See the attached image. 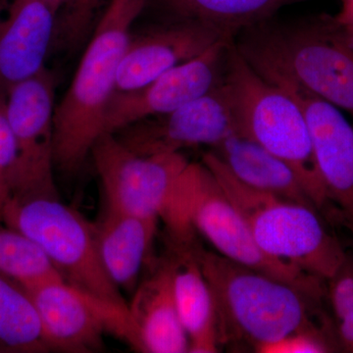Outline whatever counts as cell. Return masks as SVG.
<instances>
[{
  "label": "cell",
  "instance_id": "cell-24",
  "mask_svg": "<svg viewBox=\"0 0 353 353\" xmlns=\"http://www.w3.org/2000/svg\"><path fill=\"white\" fill-rule=\"evenodd\" d=\"M331 281V301L343 347L353 352V259L343 262Z\"/></svg>",
  "mask_w": 353,
  "mask_h": 353
},
{
  "label": "cell",
  "instance_id": "cell-13",
  "mask_svg": "<svg viewBox=\"0 0 353 353\" xmlns=\"http://www.w3.org/2000/svg\"><path fill=\"white\" fill-rule=\"evenodd\" d=\"M221 39L220 32L196 21L161 20L130 37L116 80V92L148 85L183 62L199 57Z\"/></svg>",
  "mask_w": 353,
  "mask_h": 353
},
{
  "label": "cell",
  "instance_id": "cell-21",
  "mask_svg": "<svg viewBox=\"0 0 353 353\" xmlns=\"http://www.w3.org/2000/svg\"><path fill=\"white\" fill-rule=\"evenodd\" d=\"M50 352L27 290L0 275V353Z\"/></svg>",
  "mask_w": 353,
  "mask_h": 353
},
{
  "label": "cell",
  "instance_id": "cell-2",
  "mask_svg": "<svg viewBox=\"0 0 353 353\" xmlns=\"http://www.w3.org/2000/svg\"><path fill=\"white\" fill-rule=\"evenodd\" d=\"M145 7L146 0H110L95 26L71 85L55 108L54 164L62 173H78L101 136L132 26Z\"/></svg>",
  "mask_w": 353,
  "mask_h": 353
},
{
  "label": "cell",
  "instance_id": "cell-6",
  "mask_svg": "<svg viewBox=\"0 0 353 353\" xmlns=\"http://www.w3.org/2000/svg\"><path fill=\"white\" fill-rule=\"evenodd\" d=\"M163 219L170 238H192L199 230L223 256L292 285L306 296L316 299L321 294L319 278L269 256L259 248L245 219L202 162L188 165Z\"/></svg>",
  "mask_w": 353,
  "mask_h": 353
},
{
  "label": "cell",
  "instance_id": "cell-12",
  "mask_svg": "<svg viewBox=\"0 0 353 353\" xmlns=\"http://www.w3.org/2000/svg\"><path fill=\"white\" fill-rule=\"evenodd\" d=\"M233 39L218 41L199 57L168 70L138 90L114 92L104 114L102 134L172 112L217 87L224 79L228 50Z\"/></svg>",
  "mask_w": 353,
  "mask_h": 353
},
{
  "label": "cell",
  "instance_id": "cell-11",
  "mask_svg": "<svg viewBox=\"0 0 353 353\" xmlns=\"http://www.w3.org/2000/svg\"><path fill=\"white\" fill-rule=\"evenodd\" d=\"M113 134L138 154L155 155L199 145L215 148L239 134V129L233 101L223 79L217 87L172 112L132 123Z\"/></svg>",
  "mask_w": 353,
  "mask_h": 353
},
{
  "label": "cell",
  "instance_id": "cell-3",
  "mask_svg": "<svg viewBox=\"0 0 353 353\" xmlns=\"http://www.w3.org/2000/svg\"><path fill=\"white\" fill-rule=\"evenodd\" d=\"M224 82L233 101L239 134L289 165L319 212H330L332 203L310 131L294 95L260 76L241 57L234 39L228 50Z\"/></svg>",
  "mask_w": 353,
  "mask_h": 353
},
{
  "label": "cell",
  "instance_id": "cell-7",
  "mask_svg": "<svg viewBox=\"0 0 353 353\" xmlns=\"http://www.w3.org/2000/svg\"><path fill=\"white\" fill-rule=\"evenodd\" d=\"M1 222L34 241L65 282L128 310L122 292L102 264L94 223L61 202L59 196L12 199Z\"/></svg>",
  "mask_w": 353,
  "mask_h": 353
},
{
  "label": "cell",
  "instance_id": "cell-4",
  "mask_svg": "<svg viewBox=\"0 0 353 353\" xmlns=\"http://www.w3.org/2000/svg\"><path fill=\"white\" fill-rule=\"evenodd\" d=\"M217 315L219 343L256 348L309 326L305 294L289 284L194 245Z\"/></svg>",
  "mask_w": 353,
  "mask_h": 353
},
{
  "label": "cell",
  "instance_id": "cell-29",
  "mask_svg": "<svg viewBox=\"0 0 353 353\" xmlns=\"http://www.w3.org/2000/svg\"><path fill=\"white\" fill-rule=\"evenodd\" d=\"M9 2H10V0H0V18L2 17V12H3L4 9L8 7Z\"/></svg>",
  "mask_w": 353,
  "mask_h": 353
},
{
  "label": "cell",
  "instance_id": "cell-15",
  "mask_svg": "<svg viewBox=\"0 0 353 353\" xmlns=\"http://www.w3.org/2000/svg\"><path fill=\"white\" fill-rule=\"evenodd\" d=\"M57 22L43 0H10L0 18V95L46 68Z\"/></svg>",
  "mask_w": 353,
  "mask_h": 353
},
{
  "label": "cell",
  "instance_id": "cell-25",
  "mask_svg": "<svg viewBox=\"0 0 353 353\" xmlns=\"http://www.w3.org/2000/svg\"><path fill=\"white\" fill-rule=\"evenodd\" d=\"M6 95H0V222L12 199V174L16 161V145L7 120Z\"/></svg>",
  "mask_w": 353,
  "mask_h": 353
},
{
  "label": "cell",
  "instance_id": "cell-16",
  "mask_svg": "<svg viewBox=\"0 0 353 353\" xmlns=\"http://www.w3.org/2000/svg\"><path fill=\"white\" fill-rule=\"evenodd\" d=\"M131 347L141 352H190L175 296L170 260L165 259L134 290L128 304Z\"/></svg>",
  "mask_w": 353,
  "mask_h": 353
},
{
  "label": "cell",
  "instance_id": "cell-18",
  "mask_svg": "<svg viewBox=\"0 0 353 353\" xmlns=\"http://www.w3.org/2000/svg\"><path fill=\"white\" fill-rule=\"evenodd\" d=\"M104 268L119 289L136 290L157 234V221L130 214L104 203L94 223Z\"/></svg>",
  "mask_w": 353,
  "mask_h": 353
},
{
  "label": "cell",
  "instance_id": "cell-14",
  "mask_svg": "<svg viewBox=\"0 0 353 353\" xmlns=\"http://www.w3.org/2000/svg\"><path fill=\"white\" fill-rule=\"evenodd\" d=\"M282 88L294 95L303 108L330 201L353 233V127L329 102L303 90Z\"/></svg>",
  "mask_w": 353,
  "mask_h": 353
},
{
  "label": "cell",
  "instance_id": "cell-30",
  "mask_svg": "<svg viewBox=\"0 0 353 353\" xmlns=\"http://www.w3.org/2000/svg\"><path fill=\"white\" fill-rule=\"evenodd\" d=\"M350 41H352V43H353V39H350Z\"/></svg>",
  "mask_w": 353,
  "mask_h": 353
},
{
  "label": "cell",
  "instance_id": "cell-8",
  "mask_svg": "<svg viewBox=\"0 0 353 353\" xmlns=\"http://www.w3.org/2000/svg\"><path fill=\"white\" fill-rule=\"evenodd\" d=\"M90 157L101 179L106 204L157 221L170 208L181 176L190 163L181 152L138 154L113 134L97 139Z\"/></svg>",
  "mask_w": 353,
  "mask_h": 353
},
{
  "label": "cell",
  "instance_id": "cell-17",
  "mask_svg": "<svg viewBox=\"0 0 353 353\" xmlns=\"http://www.w3.org/2000/svg\"><path fill=\"white\" fill-rule=\"evenodd\" d=\"M190 241H172L174 296L179 316L190 341V352L214 353L219 350L214 299Z\"/></svg>",
  "mask_w": 353,
  "mask_h": 353
},
{
  "label": "cell",
  "instance_id": "cell-26",
  "mask_svg": "<svg viewBox=\"0 0 353 353\" xmlns=\"http://www.w3.org/2000/svg\"><path fill=\"white\" fill-rule=\"evenodd\" d=\"M260 353H321L328 352L326 341L314 330H299L273 343H265L255 348Z\"/></svg>",
  "mask_w": 353,
  "mask_h": 353
},
{
  "label": "cell",
  "instance_id": "cell-28",
  "mask_svg": "<svg viewBox=\"0 0 353 353\" xmlns=\"http://www.w3.org/2000/svg\"><path fill=\"white\" fill-rule=\"evenodd\" d=\"M48 6H50L55 12H60L62 8L70 1V0H43Z\"/></svg>",
  "mask_w": 353,
  "mask_h": 353
},
{
  "label": "cell",
  "instance_id": "cell-10",
  "mask_svg": "<svg viewBox=\"0 0 353 353\" xmlns=\"http://www.w3.org/2000/svg\"><path fill=\"white\" fill-rule=\"evenodd\" d=\"M25 290L37 309L50 350L94 352L101 350L105 334L131 345L128 310L90 296L64 280L48 281Z\"/></svg>",
  "mask_w": 353,
  "mask_h": 353
},
{
  "label": "cell",
  "instance_id": "cell-20",
  "mask_svg": "<svg viewBox=\"0 0 353 353\" xmlns=\"http://www.w3.org/2000/svg\"><path fill=\"white\" fill-rule=\"evenodd\" d=\"M307 0H146L161 20L196 21L234 39L245 28L270 18L283 7Z\"/></svg>",
  "mask_w": 353,
  "mask_h": 353
},
{
  "label": "cell",
  "instance_id": "cell-27",
  "mask_svg": "<svg viewBox=\"0 0 353 353\" xmlns=\"http://www.w3.org/2000/svg\"><path fill=\"white\" fill-rule=\"evenodd\" d=\"M332 19L348 39H353V0H341L340 11Z\"/></svg>",
  "mask_w": 353,
  "mask_h": 353
},
{
  "label": "cell",
  "instance_id": "cell-23",
  "mask_svg": "<svg viewBox=\"0 0 353 353\" xmlns=\"http://www.w3.org/2000/svg\"><path fill=\"white\" fill-rule=\"evenodd\" d=\"M110 0H70L57 15L52 50L75 52L87 43Z\"/></svg>",
  "mask_w": 353,
  "mask_h": 353
},
{
  "label": "cell",
  "instance_id": "cell-22",
  "mask_svg": "<svg viewBox=\"0 0 353 353\" xmlns=\"http://www.w3.org/2000/svg\"><path fill=\"white\" fill-rule=\"evenodd\" d=\"M0 275L25 289L63 280L41 248L29 236L0 222Z\"/></svg>",
  "mask_w": 353,
  "mask_h": 353
},
{
  "label": "cell",
  "instance_id": "cell-9",
  "mask_svg": "<svg viewBox=\"0 0 353 353\" xmlns=\"http://www.w3.org/2000/svg\"><path fill=\"white\" fill-rule=\"evenodd\" d=\"M55 83L54 74L46 67L6 95L7 120L16 145L12 199L58 196L54 182Z\"/></svg>",
  "mask_w": 353,
  "mask_h": 353
},
{
  "label": "cell",
  "instance_id": "cell-19",
  "mask_svg": "<svg viewBox=\"0 0 353 353\" xmlns=\"http://www.w3.org/2000/svg\"><path fill=\"white\" fill-rule=\"evenodd\" d=\"M213 152L250 187L317 209L289 165L259 143L234 134L213 148Z\"/></svg>",
  "mask_w": 353,
  "mask_h": 353
},
{
  "label": "cell",
  "instance_id": "cell-5",
  "mask_svg": "<svg viewBox=\"0 0 353 353\" xmlns=\"http://www.w3.org/2000/svg\"><path fill=\"white\" fill-rule=\"evenodd\" d=\"M202 163L214 175L266 254L314 277L330 280L336 275L347 255L323 224L317 209L250 187L213 152L204 154Z\"/></svg>",
  "mask_w": 353,
  "mask_h": 353
},
{
  "label": "cell",
  "instance_id": "cell-1",
  "mask_svg": "<svg viewBox=\"0 0 353 353\" xmlns=\"http://www.w3.org/2000/svg\"><path fill=\"white\" fill-rule=\"evenodd\" d=\"M234 43L269 82L303 90L353 119V43L332 16L292 21L272 17L243 29Z\"/></svg>",
  "mask_w": 353,
  "mask_h": 353
}]
</instances>
